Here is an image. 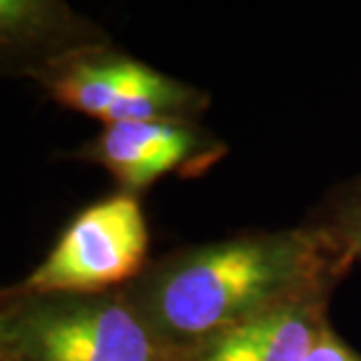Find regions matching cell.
<instances>
[{
    "mask_svg": "<svg viewBox=\"0 0 361 361\" xmlns=\"http://www.w3.org/2000/svg\"><path fill=\"white\" fill-rule=\"evenodd\" d=\"M355 267L339 239L305 221L180 247L151 259L121 293L169 351L305 299H331Z\"/></svg>",
    "mask_w": 361,
    "mask_h": 361,
    "instance_id": "6da1fadb",
    "label": "cell"
},
{
    "mask_svg": "<svg viewBox=\"0 0 361 361\" xmlns=\"http://www.w3.org/2000/svg\"><path fill=\"white\" fill-rule=\"evenodd\" d=\"M116 291L0 289V361H169Z\"/></svg>",
    "mask_w": 361,
    "mask_h": 361,
    "instance_id": "7a4b0ae2",
    "label": "cell"
},
{
    "mask_svg": "<svg viewBox=\"0 0 361 361\" xmlns=\"http://www.w3.org/2000/svg\"><path fill=\"white\" fill-rule=\"evenodd\" d=\"M151 231L139 195L113 191L82 207L18 287L103 293L135 281L149 265Z\"/></svg>",
    "mask_w": 361,
    "mask_h": 361,
    "instance_id": "3957f363",
    "label": "cell"
},
{
    "mask_svg": "<svg viewBox=\"0 0 361 361\" xmlns=\"http://www.w3.org/2000/svg\"><path fill=\"white\" fill-rule=\"evenodd\" d=\"M40 89L56 104L101 125L139 121H199L211 94L147 65L115 44L78 54Z\"/></svg>",
    "mask_w": 361,
    "mask_h": 361,
    "instance_id": "277c9868",
    "label": "cell"
},
{
    "mask_svg": "<svg viewBox=\"0 0 361 361\" xmlns=\"http://www.w3.org/2000/svg\"><path fill=\"white\" fill-rule=\"evenodd\" d=\"M227 151V142L199 121H139L104 125L68 157L103 167L118 191L142 197L169 175H205Z\"/></svg>",
    "mask_w": 361,
    "mask_h": 361,
    "instance_id": "5b68a950",
    "label": "cell"
},
{
    "mask_svg": "<svg viewBox=\"0 0 361 361\" xmlns=\"http://www.w3.org/2000/svg\"><path fill=\"white\" fill-rule=\"evenodd\" d=\"M115 44L99 23L63 0H0V77L42 85L78 54Z\"/></svg>",
    "mask_w": 361,
    "mask_h": 361,
    "instance_id": "8992f818",
    "label": "cell"
},
{
    "mask_svg": "<svg viewBox=\"0 0 361 361\" xmlns=\"http://www.w3.org/2000/svg\"><path fill=\"white\" fill-rule=\"evenodd\" d=\"M329 299H305L221 329L169 361H307L327 317Z\"/></svg>",
    "mask_w": 361,
    "mask_h": 361,
    "instance_id": "52a82bcc",
    "label": "cell"
},
{
    "mask_svg": "<svg viewBox=\"0 0 361 361\" xmlns=\"http://www.w3.org/2000/svg\"><path fill=\"white\" fill-rule=\"evenodd\" d=\"M307 221L331 233L361 263V175L334 187Z\"/></svg>",
    "mask_w": 361,
    "mask_h": 361,
    "instance_id": "ba28073f",
    "label": "cell"
},
{
    "mask_svg": "<svg viewBox=\"0 0 361 361\" xmlns=\"http://www.w3.org/2000/svg\"><path fill=\"white\" fill-rule=\"evenodd\" d=\"M307 361H361V353L327 323L315 339Z\"/></svg>",
    "mask_w": 361,
    "mask_h": 361,
    "instance_id": "9c48e42d",
    "label": "cell"
}]
</instances>
